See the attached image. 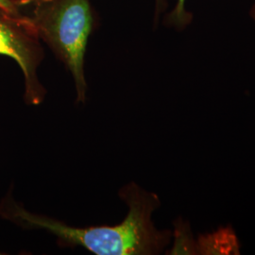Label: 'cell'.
<instances>
[{"mask_svg": "<svg viewBox=\"0 0 255 255\" xmlns=\"http://www.w3.org/2000/svg\"><path fill=\"white\" fill-rule=\"evenodd\" d=\"M119 196L128 208L121 223L78 228L26 209L15 201L11 185L0 201V218L23 230L46 231L57 238L62 248L82 247L97 255L162 254L170 244L173 232L155 227L152 214L161 206L158 195L129 182L119 190Z\"/></svg>", "mask_w": 255, "mask_h": 255, "instance_id": "1", "label": "cell"}, {"mask_svg": "<svg viewBox=\"0 0 255 255\" xmlns=\"http://www.w3.org/2000/svg\"><path fill=\"white\" fill-rule=\"evenodd\" d=\"M26 14L37 34L52 50L73 78L77 102L84 103L87 82L84 57L94 28L90 0H28Z\"/></svg>", "mask_w": 255, "mask_h": 255, "instance_id": "2", "label": "cell"}, {"mask_svg": "<svg viewBox=\"0 0 255 255\" xmlns=\"http://www.w3.org/2000/svg\"><path fill=\"white\" fill-rule=\"evenodd\" d=\"M0 55L18 64L24 76V101L38 106L46 90L38 77L45 53L36 30L26 14L15 15L0 8Z\"/></svg>", "mask_w": 255, "mask_h": 255, "instance_id": "3", "label": "cell"}, {"mask_svg": "<svg viewBox=\"0 0 255 255\" xmlns=\"http://www.w3.org/2000/svg\"><path fill=\"white\" fill-rule=\"evenodd\" d=\"M197 248L199 255H240V243L231 226L220 227L207 235H200L197 239Z\"/></svg>", "mask_w": 255, "mask_h": 255, "instance_id": "4", "label": "cell"}, {"mask_svg": "<svg viewBox=\"0 0 255 255\" xmlns=\"http://www.w3.org/2000/svg\"><path fill=\"white\" fill-rule=\"evenodd\" d=\"M174 246L168 255H198L197 240L192 234L191 227L188 221L179 218L174 221Z\"/></svg>", "mask_w": 255, "mask_h": 255, "instance_id": "5", "label": "cell"}, {"mask_svg": "<svg viewBox=\"0 0 255 255\" xmlns=\"http://www.w3.org/2000/svg\"><path fill=\"white\" fill-rule=\"evenodd\" d=\"M193 17V13L186 9V0H177L173 9L166 15L165 23L177 30H183L191 24Z\"/></svg>", "mask_w": 255, "mask_h": 255, "instance_id": "6", "label": "cell"}, {"mask_svg": "<svg viewBox=\"0 0 255 255\" xmlns=\"http://www.w3.org/2000/svg\"><path fill=\"white\" fill-rule=\"evenodd\" d=\"M0 8L15 15H24L23 7L19 0H0Z\"/></svg>", "mask_w": 255, "mask_h": 255, "instance_id": "7", "label": "cell"}, {"mask_svg": "<svg viewBox=\"0 0 255 255\" xmlns=\"http://www.w3.org/2000/svg\"><path fill=\"white\" fill-rule=\"evenodd\" d=\"M169 0H155L154 24H157L161 14L167 8Z\"/></svg>", "mask_w": 255, "mask_h": 255, "instance_id": "8", "label": "cell"}, {"mask_svg": "<svg viewBox=\"0 0 255 255\" xmlns=\"http://www.w3.org/2000/svg\"><path fill=\"white\" fill-rule=\"evenodd\" d=\"M250 16H251V18L254 20V22L255 23V0L254 1V4H253V6L251 8V10H250Z\"/></svg>", "mask_w": 255, "mask_h": 255, "instance_id": "9", "label": "cell"}, {"mask_svg": "<svg viewBox=\"0 0 255 255\" xmlns=\"http://www.w3.org/2000/svg\"><path fill=\"white\" fill-rule=\"evenodd\" d=\"M20 1V3H21V5H22V7L25 5V3H27L28 0H19Z\"/></svg>", "mask_w": 255, "mask_h": 255, "instance_id": "10", "label": "cell"}, {"mask_svg": "<svg viewBox=\"0 0 255 255\" xmlns=\"http://www.w3.org/2000/svg\"><path fill=\"white\" fill-rule=\"evenodd\" d=\"M0 255H2V253H0Z\"/></svg>", "mask_w": 255, "mask_h": 255, "instance_id": "11", "label": "cell"}]
</instances>
